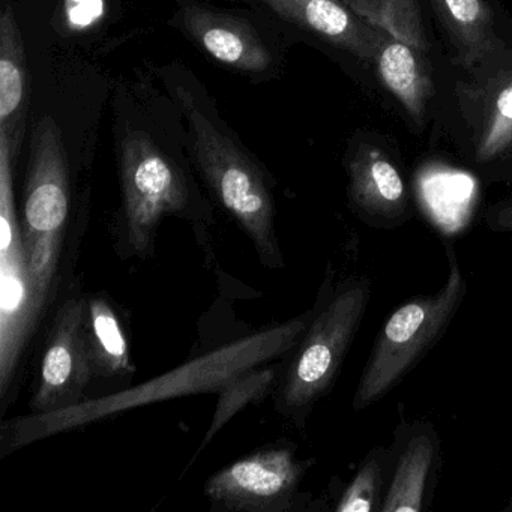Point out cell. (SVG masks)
I'll return each instance as SVG.
<instances>
[{"label":"cell","instance_id":"cell-22","mask_svg":"<svg viewBox=\"0 0 512 512\" xmlns=\"http://www.w3.org/2000/svg\"><path fill=\"white\" fill-rule=\"evenodd\" d=\"M485 224L491 232L509 235L512 239V194L488 209Z\"/></svg>","mask_w":512,"mask_h":512},{"label":"cell","instance_id":"cell-8","mask_svg":"<svg viewBox=\"0 0 512 512\" xmlns=\"http://www.w3.org/2000/svg\"><path fill=\"white\" fill-rule=\"evenodd\" d=\"M310 461L290 448L260 449L211 476L206 496L229 511L268 512L292 508Z\"/></svg>","mask_w":512,"mask_h":512},{"label":"cell","instance_id":"cell-10","mask_svg":"<svg viewBox=\"0 0 512 512\" xmlns=\"http://www.w3.org/2000/svg\"><path fill=\"white\" fill-rule=\"evenodd\" d=\"M388 488L380 512L428 509L440 467V439L430 422L403 424L395 431Z\"/></svg>","mask_w":512,"mask_h":512},{"label":"cell","instance_id":"cell-14","mask_svg":"<svg viewBox=\"0 0 512 512\" xmlns=\"http://www.w3.org/2000/svg\"><path fill=\"white\" fill-rule=\"evenodd\" d=\"M184 26L215 61L245 73H263L272 56L256 29L238 17L191 5L184 10Z\"/></svg>","mask_w":512,"mask_h":512},{"label":"cell","instance_id":"cell-19","mask_svg":"<svg viewBox=\"0 0 512 512\" xmlns=\"http://www.w3.org/2000/svg\"><path fill=\"white\" fill-rule=\"evenodd\" d=\"M356 16L394 40L427 55L428 41L418 0H341Z\"/></svg>","mask_w":512,"mask_h":512},{"label":"cell","instance_id":"cell-17","mask_svg":"<svg viewBox=\"0 0 512 512\" xmlns=\"http://www.w3.org/2000/svg\"><path fill=\"white\" fill-rule=\"evenodd\" d=\"M431 5L467 70L499 50L493 13L485 0H431Z\"/></svg>","mask_w":512,"mask_h":512},{"label":"cell","instance_id":"cell-18","mask_svg":"<svg viewBox=\"0 0 512 512\" xmlns=\"http://www.w3.org/2000/svg\"><path fill=\"white\" fill-rule=\"evenodd\" d=\"M422 53L389 37L377 56L380 79L416 121L424 119L433 83Z\"/></svg>","mask_w":512,"mask_h":512},{"label":"cell","instance_id":"cell-1","mask_svg":"<svg viewBox=\"0 0 512 512\" xmlns=\"http://www.w3.org/2000/svg\"><path fill=\"white\" fill-rule=\"evenodd\" d=\"M313 313L226 344L130 391L85 400L59 412L8 419L0 427V457L125 410L184 395L221 392L238 377L292 353L307 331Z\"/></svg>","mask_w":512,"mask_h":512},{"label":"cell","instance_id":"cell-16","mask_svg":"<svg viewBox=\"0 0 512 512\" xmlns=\"http://www.w3.org/2000/svg\"><path fill=\"white\" fill-rule=\"evenodd\" d=\"M85 329L94 379H122L136 371L127 331L109 298L86 296Z\"/></svg>","mask_w":512,"mask_h":512},{"label":"cell","instance_id":"cell-9","mask_svg":"<svg viewBox=\"0 0 512 512\" xmlns=\"http://www.w3.org/2000/svg\"><path fill=\"white\" fill-rule=\"evenodd\" d=\"M86 296L71 295L56 311L47 335L32 394L31 412H59L77 406L91 380V361L85 329Z\"/></svg>","mask_w":512,"mask_h":512},{"label":"cell","instance_id":"cell-3","mask_svg":"<svg viewBox=\"0 0 512 512\" xmlns=\"http://www.w3.org/2000/svg\"><path fill=\"white\" fill-rule=\"evenodd\" d=\"M370 298L367 278L344 281L319 310H314L307 331L292 350V358L278 380L275 407L299 428L304 427L317 401L334 386Z\"/></svg>","mask_w":512,"mask_h":512},{"label":"cell","instance_id":"cell-13","mask_svg":"<svg viewBox=\"0 0 512 512\" xmlns=\"http://www.w3.org/2000/svg\"><path fill=\"white\" fill-rule=\"evenodd\" d=\"M287 22L352 53L362 62H376L389 35L356 16L341 0H262Z\"/></svg>","mask_w":512,"mask_h":512},{"label":"cell","instance_id":"cell-7","mask_svg":"<svg viewBox=\"0 0 512 512\" xmlns=\"http://www.w3.org/2000/svg\"><path fill=\"white\" fill-rule=\"evenodd\" d=\"M122 206L118 248L125 256L149 259L164 218L185 217L190 190L184 175L151 137L133 133L122 142L119 158Z\"/></svg>","mask_w":512,"mask_h":512},{"label":"cell","instance_id":"cell-4","mask_svg":"<svg viewBox=\"0 0 512 512\" xmlns=\"http://www.w3.org/2000/svg\"><path fill=\"white\" fill-rule=\"evenodd\" d=\"M446 256L449 274L442 289L404 302L377 332L353 409H367L397 388L448 331L466 298L467 281L451 242H446Z\"/></svg>","mask_w":512,"mask_h":512},{"label":"cell","instance_id":"cell-5","mask_svg":"<svg viewBox=\"0 0 512 512\" xmlns=\"http://www.w3.org/2000/svg\"><path fill=\"white\" fill-rule=\"evenodd\" d=\"M71 206L73 191L64 139L55 119L43 116L32 133L22 230L32 280L46 308L58 289Z\"/></svg>","mask_w":512,"mask_h":512},{"label":"cell","instance_id":"cell-2","mask_svg":"<svg viewBox=\"0 0 512 512\" xmlns=\"http://www.w3.org/2000/svg\"><path fill=\"white\" fill-rule=\"evenodd\" d=\"M178 95L190 128L194 160L215 199L250 238L260 262L269 269H283L277 209L262 170L212 125L188 92L179 89Z\"/></svg>","mask_w":512,"mask_h":512},{"label":"cell","instance_id":"cell-11","mask_svg":"<svg viewBox=\"0 0 512 512\" xmlns=\"http://www.w3.org/2000/svg\"><path fill=\"white\" fill-rule=\"evenodd\" d=\"M499 50L484 59L485 65H476V82L464 89L479 164L502 160L512 152V62H499Z\"/></svg>","mask_w":512,"mask_h":512},{"label":"cell","instance_id":"cell-15","mask_svg":"<svg viewBox=\"0 0 512 512\" xmlns=\"http://www.w3.org/2000/svg\"><path fill=\"white\" fill-rule=\"evenodd\" d=\"M29 110V67L25 43L14 8L7 5L0 19V131L19 154Z\"/></svg>","mask_w":512,"mask_h":512},{"label":"cell","instance_id":"cell-21","mask_svg":"<svg viewBox=\"0 0 512 512\" xmlns=\"http://www.w3.org/2000/svg\"><path fill=\"white\" fill-rule=\"evenodd\" d=\"M275 379V370L272 368H256L244 376L238 377L235 382L220 392V403H218L217 412H215L214 421L211 428L203 440V446L211 442L212 437L232 419L239 410L244 409L251 401L259 400L263 394H266L269 386Z\"/></svg>","mask_w":512,"mask_h":512},{"label":"cell","instance_id":"cell-20","mask_svg":"<svg viewBox=\"0 0 512 512\" xmlns=\"http://www.w3.org/2000/svg\"><path fill=\"white\" fill-rule=\"evenodd\" d=\"M392 451L383 446L368 452L335 505L337 512H374L382 508L391 473Z\"/></svg>","mask_w":512,"mask_h":512},{"label":"cell","instance_id":"cell-6","mask_svg":"<svg viewBox=\"0 0 512 512\" xmlns=\"http://www.w3.org/2000/svg\"><path fill=\"white\" fill-rule=\"evenodd\" d=\"M13 143L0 131V403L13 398L32 335L46 311L32 280L14 199Z\"/></svg>","mask_w":512,"mask_h":512},{"label":"cell","instance_id":"cell-12","mask_svg":"<svg viewBox=\"0 0 512 512\" xmlns=\"http://www.w3.org/2000/svg\"><path fill=\"white\" fill-rule=\"evenodd\" d=\"M349 179L350 205L368 226L394 229L412 217L403 178L379 149L356 151L349 163Z\"/></svg>","mask_w":512,"mask_h":512}]
</instances>
